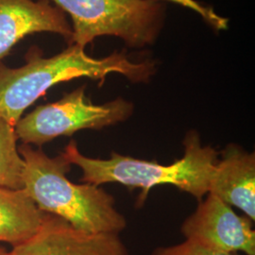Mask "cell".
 Instances as JSON below:
<instances>
[{
	"label": "cell",
	"instance_id": "cell-1",
	"mask_svg": "<svg viewBox=\"0 0 255 255\" xmlns=\"http://www.w3.org/2000/svg\"><path fill=\"white\" fill-rule=\"evenodd\" d=\"M26 62L21 67L10 68L0 61V118L12 126L28 107L59 83L88 78L102 85L111 74L122 75L132 83H147L157 72L154 60L133 61L125 51L94 58L77 45H69L48 58L38 47H32Z\"/></svg>",
	"mask_w": 255,
	"mask_h": 255
},
{
	"label": "cell",
	"instance_id": "cell-2",
	"mask_svg": "<svg viewBox=\"0 0 255 255\" xmlns=\"http://www.w3.org/2000/svg\"><path fill=\"white\" fill-rule=\"evenodd\" d=\"M18 150L25 163L23 189L42 212L87 233L119 235L126 228L127 220L111 194L99 185L77 184L66 178L72 164L63 153L52 158L24 144Z\"/></svg>",
	"mask_w": 255,
	"mask_h": 255
},
{
	"label": "cell",
	"instance_id": "cell-3",
	"mask_svg": "<svg viewBox=\"0 0 255 255\" xmlns=\"http://www.w3.org/2000/svg\"><path fill=\"white\" fill-rule=\"evenodd\" d=\"M183 145V157L168 165L117 152H113L110 159L90 158L80 152L75 141L66 146L63 155L70 164L82 169V182L85 183L101 186L116 182L130 189L141 188L137 205L146 201L152 187L162 184L174 185L201 201L209 192L219 153L211 146H202L199 132L194 129L187 132Z\"/></svg>",
	"mask_w": 255,
	"mask_h": 255
},
{
	"label": "cell",
	"instance_id": "cell-4",
	"mask_svg": "<svg viewBox=\"0 0 255 255\" xmlns=\"http://www.w3.org/2000/svg\"><path fill=\"white\" fill-rule=\"evenodd\" d=\"M72 19L69 45L85 48L98 37L121 39L131 48L153 45L165 20V8L154 0H52Z\"/></svg>",
	"mask_w": 255,
	"mask_h": 255
},
{
	"label": "cell",
	"instance_id": "cell-5",
	"mask_svg": "<svg viewBox=\"0 0 255 255\" xmlns=\"http://www.w3.org/2000/svg\"><path fill=\"white\" fill-rule=\"evenodd\" d=\"M85 89V85L81 86L21 118L14 126L18 140L24 145L41 146L82 129H101L125 122L132 116L134 106L130 101L118 98L97 105L86 97Z\"/></svg>",
	"mask_w": 255,
	"mask_h": 255
},
{
	"label": "cell",
	"instance_id": "cell-6",
	"mask_svg": "<svg viewBox=\"0 0 255 255\" xmlns=\"http://www.w3.org/2000/svg\"><path fill=\"white\" fill-rule=\"evenodd\" d=\"M252 219L238 216L232 207L212 194H207L182 225V235L210 249L255 255V231Z\"/></svg>",
	"mask_w": 255,
	"mask_h": 255
},
{
	"label": "cell",
	"instance_id": "cell-7",
	"mask_svg": "<svg viewBox=\"0 0 255 255\" xmlns=\"http://www.w3.org/2000/svg\"><path fill=\"white\" fill-rule=\"evenodd\" d=\"M10 255H129L116 234H93L46 214L36 234L13 247Z\"/></svg>",
	"mask_w": 255,
	"mask_h": 255
},
{
	"label": "cell",
	"instance_id": "cell-8",
	"mask_svg": "<svg viewBox=\"0 0 255 255\" xmlns=\"http://www.w3.org/2000/svg\"><path fill=\"white\" fill-rule=\"evenodd\" d=\"M37 32L60 34L70 44L72 27L50 0H0V61L23 38Z\"/></svg>",
	"mask_w": 255,
	"mask_h": 255
},
{
	"label": "cell",
	"instance_id": "cell-9",
	"mask_svg": "<svg viewBox=\"0 0 255 255\" xmlns=\"http://www.w3.org/2000/svg\"><path fill=\"white\" fill-rule=\"evenodd\" d=\"M208 193L230 206H236L255 221V153L236 145L226 146L216 164Z\"/></svg>",
	"mask_w": 255,
	"mask_h": 255
},
{
	"label": "cell",
	"instance_id": "cell-10",
	"mask_svg": "<svg viewBox=\"0 0 255 255\" xmlns=\"http://www.w3.org/2000/svg\"><path fill=\"white\" fill-rule=\"evenodd\" d=\"M46 214L24 189L0 186V242L12 248L24 243L38 232Z\"/></svg>",
	"mask_w": 255,
	"mask_h": 255
},
{
	"label": "cell",
	"instance_id": "cell-11",
	"mask_svg": "<svg viewBox=\"0 0 255 255\" xmlns=\"http://www.w3.org/2000/svg\"><path fill=\"white\" fill-rule=\"evenodd\" d=\"M14 126L0 118V186L23 189L24 160L19 153Z\"/></svg>",
	"mask_w": 255,
	"mask_h": 255
},
{
	"label": "cell",
	"instance_id": "cell-12",
	"mask_svg": "<svg viewBox=\"0 0 255 255\" xmlns=\"http://www.w3.org/2000/svg\"><path fill=\"white\" fill-rule=\"evenodd\" d=\"M154 1H158V2L168 1V2H172L174 4H178L184 8L194 10L201 16V18L203 19L209 26L217 31L226 30L228 28V19L220 16L213 8H211L209 6H205L196 0H154Z\"/></svg>",
	"mask_w": 255,
	"mask_h": 255
},
{
	"label": "cell",
	"instance_id": "cell-13",
	"mask_svg": "<svg viewBox=\"0 0 255 255\" xmlns=\"http://www.w3.org/2000/svg\"><path fill=\"white\" fill-rule=\"evenodd\" d=\"M152 255H239L229 254L210 249L191 240H186L181 244L156 249Z\"/></svg>",
	"mask_w": 255,
	"mask_h": 255
},
{
	"label": "cell",
	"instance_id": "cell-14",
	"mask_svg": "<svg viewBox=\"0 0 255 255\" xmlns=\"http://www.w3.org/2000/svg\"><path fill=\"white\" fill-rule=\"evenodd\" d=\"M0 255H10L9 252H8L4 247L0 246Z\"/></svg>",
	"mask_w": 255,
	"mask_h": 255
}]
</instances>
